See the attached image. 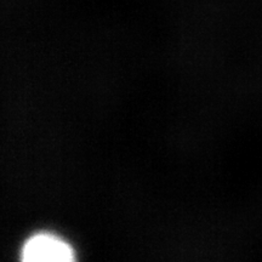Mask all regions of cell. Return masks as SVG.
Returning a JSON list of instances; mask_svg holds the SVG:
<instances>
[{"label":"cell","mask_w":262,"mask_h":262,"mask_svg":"<svg viewBox=\"0 0 262 262\" xmlns=\"http://www.w3.org/2000/svg\"><path fill=\"white\" fill-rule=\"evenodd\" d=\"M26 262H71L75 260L73 248L67 242L51 233L32 235L22 248Z\"/></svg>","instance_id":"6da1fadb"}]
</instances>
